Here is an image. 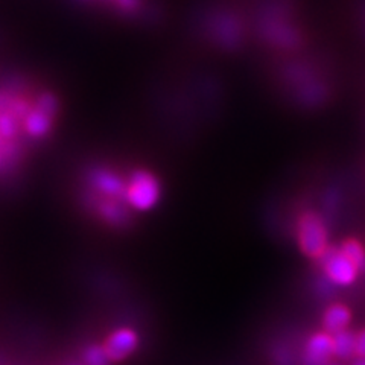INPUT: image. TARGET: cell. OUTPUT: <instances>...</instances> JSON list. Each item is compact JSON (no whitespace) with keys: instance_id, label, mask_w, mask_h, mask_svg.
<instances>
[{"instance_id":"6da1fadb","label":"cell","mask_w":365,"mask_h":365,"mask_svg":"<svg viewBox=\"0 0 365 365\" xmlns=\"http://www.w3.org/2000/svg\"><path fill=\"white\" fill-rule=\"evenodd\" d=\"M79 202L102 224L123 228L158 207L163 181L154 169L137 163H102L79 182Z\"/></svg>"},{"instance_id":"7a4b0ae2","label":"cell","mask_w":365,"mask_h":365,"mask_svg":"<svg viewBox=\"0 0 365 365\" xmlns=\"http://www.w3.org/2000/svg\"><path fill=\"white\" fill-rule=\"evenodd\" d=\"M299 245L306 256L314 259H322L329 250L326 228L315 213H306L300 220Z\"/></svg>"},{"instance_id":"3957f363","label":"cell","mask_w":365,"mask_h":365,"mask_svg":"<svg viewBox=\"0 0 365 365\" xmlns=\"http://www.w3.org/2000/svg\"><path fill=\"white\" fill-rule=\"evenodd\" d=\"M323 269L330 282H334L339 287H347L356 279L358 268L342 255L339 248H329L322 257Z\"/></svg>"},{"instance_id":"277c9868","label":"cell","mask_w":365,"mask_h":365,"mask_svg":"<svg viewBox=\"0 0 365 365\" xmlns=\"http://www.w3.org/2000/svg\"><path fill=\"white\" fill-rule=\"evenodd\" d=\"M334 356V335L327 332L314 334L307 339L302 364L303 365H330Z\"/></svg>"},{"instance_id":"5b68a950","label":"cell","mask_w":365,"mask_h":365,"mask_svg":"<svg viewBox=\"0 0 365 365\" xmlns=\"http://www.w3.org/2000/svg\"><path fill=\"white\" fill-rule=\"evenodd\" d=\"M137 342V335L131 329H119L110 335L104 349L111 361H122L135 350Z\"/></svg>"},{"instance_id":"8992f818","label":"cell","mask_w":365,"mask_h":365,"mask_svg":"<svg viewBox=\"0 0 365 365\" xmlns=\"http://www.w3.org/2000/svg\"><path fill=\"white\" fill-rule=\"evenodd\" d=\"M87 2L110 11V14L116 17H134L140 14L143 6V0H87Z\"/></svg>"},{"instance_id":"52a82bcc","label":"cell","mask_w":365,"mask_h":365,"mask_svg":"<svg viewBox=\"0 0 365 365\" xmlns=\"http://www.w3.org/2000/svg\"><path fill=\"white\" fill-rule=\"evenodd\" d=\"M350 323V311L342 304H334L324 312L323 327L324 332L330 335H336L346 330Z\"/></svg>"},{"instance_id":"ba28073f","label":"cell","mask_w":365,"mask_h":365,"mask_svg":"<svg viewBox=\"0 0 365 365\" xmlns=\"http://www.w3.org/2000/svg\"><path fill=\"white\" fill-rule=\"evenodd\" d=\"M356 336L358 335L349 329L334 335V356L339 359H350L356 356Z\"/></svg>"},{"instance_id":"9c48e42d","label":"cell","mask_w":365,"mask_h":365,"mask_svg":"<svg viewBox=\"0 0 365 365\" xmlns=\"http://www.w3.org/2000/svg\"><path fill=\"white\" fill-rule=\"evenodd\" d=\"M339 250L342 251V255H344L358 269L365 267V251L358 241L349 239V241H346L339 247Z\"/></svg>"},{"instance_id":"30bf717a","label":"cell","mask_w":365,"mask_h":365,"mask_svg":"<svg viewBox=\"0 0 365 365\" xmlns=\"http://www.w3.org/2000/svg\"><path fill=\"white\" fill-rule=\"evenodd\" d=\"M84 361L87 365H110L111 359L108 358L104 346H91L84 351Z\"/></svg>"},{"instance_id":"8fae6325","label":"cell","mask_w":365,"mask_h":365,"mask_svg":"<svg viewBox=\"0 0 365 365\" xmlns=\"http://www.w3.org/2000/svg\"><path fill=\"white\" fill-rule=\"evenodd\" d=\"M356 356L365 358V330L356 336Z\"/></svg>"},{"instance_id":"7c38bea8","label":"cell","mask_w":365,"mask_h":365,"mask_svg":"<svg viewBox=\"0 0 365 365\" xmlns=\"http://www.w3.org/2000/svg\"><path fill=\"white\" fill-rule=\"evenodd\" d=\"M353 365H365V358H358Z\"/></svg>"},{"instance_id":"4fadbf2b","label":"cell","mask_w":365,"mask_h":365,"mask_svg":"<svg viewBox=\"0 0 365 365\" xmlns=\"http://www.w3.org/2000/svg\"><path fill=\"white\" fill-rule=\"evenodd\" d=\"M330 365H338V364H330Z\"/></svg>"}]
</instances>
